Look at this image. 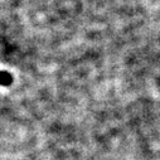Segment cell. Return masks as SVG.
<instances>
[{
  "label": "cell",
  "mask_w": 160,
  "mask_h": 160,
  "mask_svg": "<svg viewBox=\"0 0 160 160\" xmlns=\"http://www.w3.org/2000/svg\"><path fill=\"white\" fill-rule=\"evenodd\" d=\"M13 82V77L10 73L5 71H0V85L2 86H9Z\"/></svg>",
  "instance_id": "cell-1"
}]
</instances>
